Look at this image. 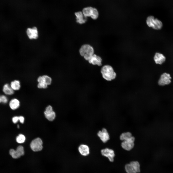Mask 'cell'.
<instances>
[{
    "label": "cell",
    "instance_id": "cell-1",
    "mask_svg": "<svg viewBox=\"0 0 173 173\" xmlns=\"http://www.w3.org/2000/svg\"><path fill=\"white\" fill-rule=\"evenodd\" d=\"M100 73L102 78L107 81H111L114 80L116 75L113 68L109 65L103 66L101 69Z\"/></svg>",
    "mask_w": 173,
    "mask_h": 173
},
{
    "label": "cell",
    "instance_id": "cell-2",
    "mask_svg": "<svg viewBox=\"0 0 173 173\" xmlns=\"http://www.w3.org/2000/svg\"><path fill=\"white\" fill-rule=\"evenodd\" d=\"M80 55L84 57L87 61H88L94 54V50L92 47L88 44L83 45L79 50Z\"/></svg>",
    "mask_w": 173,
    "mask_h": 173
},
{
    "label": "cell",
    "instance_id": "cell-3",
    "mask_svg": "<svg viewBox=\"0 0 173 173\" xmlns=\"http://www.w3.org/2000/svg\"><path fill=\"white\" fill-rule=\"evenodd\" d=\"M146 22L149 27L155 30L160 29L162 26V22L158 19L155 18L153 16H150L148 17Z\"/></svg>",
    "mask_w": 173,
    "mask_h": 173
},
{
    "label": "cell",
    "instance_id": "cell-4",
    "mask_svg": "<svg viewBox=\"0 0 173 173\" xmlns=\"http://www.w3.org/2000/svg\"><path fill=\"white\" fill-rule=\"evenodd\" d=\"M26 33L28 38L31 40H36L39 36V32L37 27L34 26L27 28Z\"/></svg>",
    "mask_w": 173,
    "mask_h": 173
},
{
    "label": "cell",
    "instance_id": "cell-5",
    "mask_svg": "<svg viewBox=\"0 0 173 173\" xmlns=\"http://www.w3.org/2000/svg\"><path fill=\"white\" fill-rule=\"evenodd\" d=\"M43 142L39 138H37L33 140L30 144V147L31 149L35 152L41 150L43 148Z\"/></svg>",
    "mask_w": 173,
    "mask_h": 173
},
{
    "label": "cell",
    "instance_id": "cell-6",
    "mask_svg": "<svg viewBox=\"0 0 173 173\" xmlns=\"http://www.w3.org/2000/svg\"><path fill=\"white\" fill-rule=\"evenodd\" d=\"M24 151L23 147L21 146H19L15 150L13 149H11L9 151V154L14 159H17L23 155L24 154Z\"/></svg>",
    "mask_w": 173,
    "mask_h": 173
},
{
    "label": "cell",
    "instance_id": "cell-7",
    "mask_svg": "<svg viewBox=\"0 0 173 173\" xmlns=\"http://www.w3.org/2000/svg\"><path fill=\"white\" fill-rule=\"evenodd\" d=\"M135 140V137L132 136L128 140L123 141L121 144L122 147L126 150H130L134 146Z\"/></svg>",
    "mask_w": 173,
    "mask_h": 173
},
{
    "label": "cell",
    "instance_id": "cell-8",
    "mask_svg": "<svg viewBox=\"0 0 173 173\" xmlns=\"http://www.w3.org/2000/svg\"><path fill=\"white\" fill-rule=\"evenodd\" d=\"M101 153L102 155L107 158L110 161L112 162L114 161L115 154L114 151L112 149L106 148L101 149Z\"/></svg>",
    "mask_w": 173,
    "mask_h": 173
},
{
    "label": "cell",
    "instance_id": "cell-9",
    "mask_svg": "<svg viewBox=\"0 0 173 173\" xmlns=\"http://www.w3.org/2000/svg\"><path fill=\"white\" fill-rule=\"evenodd\" d=\"M97 135L100 140L104 143L106 142L110 139L109 134L106 129L102 128L101 130L99 131L97 133Z\"/></svg>",
    "mask_w": 173,
    "mask_h": 173
},
{
    "label": "cell",
    "instance_id": "cell-10",
    "mask_svg": "<svg viewBox=\"0 0 173 173\" xmlns=\"http://www.w3.org/2000/svg\"><path fill=\"white\" fill-rule=\"evenodd\" d=\"M171 77L170 74L164 73L161 76L158 81V84L160 86H164L169 84L171 82Z\"/></svg>",
    "mask_w": 173,
    "mask_h": 173
},
{
    "label": "cell",
    "instance_id": "cell-11",
    "mask_svg": "<svg viewBox=\"0 0 173 173\" xmlns=\"http://www.w3.org/2000/svg\"><path fill=\"white\" fill-rule=\"evenodd\" d=\"M44 114L46 118L50 121L54 120L56 116V113L53 111L52 107L50 105L46 107Z\"/></svg>",
    "mask_w": 173,
    "mask_h": 173
},
{
    "label": "cell",
    "instance_id": "cell-12",
    "mask_svg": "<svg viewBox=\"0 0 173 173\" xmlns=\"http://www.w3.org/2000/svg\"><path fill=\"white\" fill-rule=\"evenodd\" d=\"M102 59L99 56L93 54L88 60L89 63L93 65L100 66L102 65Z\"/></svg>",
    "mask_w": 173,
    "mask_h": 173
},
{
    "label": "cell",
    "instance_id": "cell-13",
    "mask_svg": "<svg viewBox=\"0 0 173 173\" xmlns=\"http://www.w3.org/2000/svg\"><path fill=\"white\" fill-rule=\"evenodd\" d=\"M78 151L80 154L83 156H86L90 154V148L88 145L85 144L80 145L78 148Z\"/></svg>",
    "mask_w": 173,
    "mask_h": 173
},
{
    "label": "cell",
    "instance_id": "cell-14",
    "mask_svg": "<svg viewBox=\"0 0 173 173\" xmlns=\"http://www.w3.org/2000/svg\"><path fill=\"white\" fill-rule=\"evenodd\" d=\"M2 91L4 94L7 96L12 95L14 92L10 86V84L7 83L5 84L3 86Z\"/></svg>",
    "mask_w": 173,
    "mask_h": 173
},
{
    "label": "cell",
    "instance_id": "cell-15",
    "mask_svg": "<svg viewBox=\"0 0 173 173\" xmlns=\"http://www.w3.org/2000/svg\"><path fill=\"white\" fill-rule=\"evenodd\" d=\"M10 108L13 110L19 108L20 105V102L17 99L13 98L11 99L8 102Z\"/></svg>",
    "mask_w": 173,
    "mask_h": 173
},
{
    "label": "cell",
    "instance_id": "cell-16",
    "mask_svg": "<svg viewBox=\"0 0 173 173\" xmlns=\"http://www.w3.org/2000/svg\"><path fill=\"white\" fill-rule=\"evenodd\" d=\"M75 14L76 16V21L77 23L82 24L85 23L86 21V18L84 16L82 12L79 11L76 12Z\"/></svg>",
    "mask_w": 173,
    "mask_h": 173
},
{
    "label": "cell",
    "instance_id": "cell-17",
    "mask_svg": "<svg viewBox=\"0 0 173 173\" xmlns=\"http://www.w3.org/2000/svg\"><path fill=\"white\" fill-rule=\"evenodd\" d=\"M154 59L156 64H161L164 62L166 58L162 54L156 53L154 57Z\"/></svg>",
    "mask_w": 173,
    "mask_h": 173
},
{
    "label": "cell",
    "instance_id": "cell-18",
    "mask_svg": "<svg viewBox=\"0 0 173 173\" xmlns=\"http://www.w3.org/2000/svg\"><path fill=\"white\" fill-rule=\"evenodd\" d=\"M10 85L11 87L14 91L19 90L21 87L19 81L17 80L12 81Z\"/></svg>",
    "mask_w": 173,
    "mask_h": 173
},
{
    "label": "cell",
    "instance_id": "cell-19",
    "mask_svg": "<svg viewBox=\"0 0 173 173\" xmlns=\"http://www.w3.org/2000/svg\"><path fill=\"white\" fill-rule=\"evenodd\" d=\"M93 8L91 6L87 7L83 9L82 12L84 16L87 18L91 17L92 12Z\"/></svg>",
    "mask_w": 173,
    "mask_h": 173
},
{
    "label": "cell",
    "instance_id": "cell-20",
    "mask_svg": "<svg viewBox=\"0 0 173 173\" xmlns=\"http://www.w3.org/2000/svg\"><path fill=\"white\" fill-rule=\"evenodd\" d=\"M131 133L129 132H127L122 133L120 135V139L123 141L128 140L132 136Z\"/></svg>",
    "mask_w": 173,
    "mask_h": 173
},
{
    "label": "cell",
    "instance_id": "cell-21",
    "mask_svg": "<svg viewBox=\"0 0 173 173\" xmlns=\"http://www.w3.org/2000/svg\"><path fill=\"white\" fill-rule=\"evenodd\" d=\"M130 164L137 173L140 172V165L138 161H132L130 162Z\"/></svg>",
    "mask_w": 173,
    "mask_h": 173
},
{
    "label": "cell",
    "instance_id": "cell-22",
    "mask_svg": "<svg viewBox=\"0 0 173 173\" xmlns=\"http://www.w3.org/2000/svg\"><path fill=\"white\" fill-rule=\"evenodd\" d=\"M125 169L127 173H137L130 164L125 165Z\"/></svg>",
    "mask_w": 173,
    "mask_h": 173
},
{
    "label": "cell",
    "instance_id": "cell-23",
    "mask_svg": "<svg viewBox=\"0 0 173 173\" xmlns=\"http://www.w3.org/2000/svg\"><path fill=\"white\" fill-rule=\"evenodd\" d=\"M16 141L19 143H22L25 141V136L22 134H19L16 138Z\"/></svg>",
    "mask_w": 173,
    "mask_h": 173
},
{
    "label": "cell",
    "instance_id": "cell-24",
    "mask_svg": "<svg viewBox=\"0 0 173 173\" xmlns=\"http://www.w3.org/2000/svg\"><path fill=\"white\" fill-rule=\"evenodd\" d=\"M43 81L48 85H50L52 82L51 78L47 75H44L42 76Z\"/></svg>",
    "mask_w": 173,
    "mask_h": 173
},
{
    "label": "cell",
    "instance_id": "cell-25",
    "mask_svg": "<svg viewBox=\"0 0 173 173\" xmlns=\"http://www.w3.org/2000/svg\"><path fill=\"white\" fill-rule=\"evenodd\" d=\"M0 101V103L4 104H7L9 101L7 96L4 94L1 95Z\"/></svg>",
    "mask_w": 173,
    "mask_h": 173
},
{
    "label": "cell",
    "instance_id": "cell-26",
    "mask_svg": "<svg viewBox=\"0 0 173 173\" xmlns=\"http://www.w3.org/2000/svg\"><path fill=\"white\" fill-rule=\"evenodd\" d=\"M99 13L97 9L95 8H93V11L91 17L93 19H96L98 17Z\"/></svg>",
    "mask_w": 173,
    "mask_h": 173
},
{
    "label": "cell",
    "instance_id": "cell-27",
    "mask_svg": "<svg viewBox=\"0 0 173 173\" xmlns=\"http://www.w3.org/2000/svg\"><path fill=\"white\" fill-rule=\"evenodd\" d=\"M48 85L43 81H42L38 83L37 85V87L40 88H46L48 86Z\"/></svg>",
    "mask_w": 173,
    "mask_h": 173
},
{
    "label": "cell",
    "instance_id": "cell-28",
    "mask_svg": "<svg viewBox=\"0 0 173 173\" xmlns=\"http://www.w3.org/2000/svg\"><path fill=\"white\" fill-rule=\"evenodd\" d=\"M12 120L13 123H16L19 120V117L17 116L13 117L12 119Z\"/></svg>",
    "mask_w": 173,
    "mask_h": 173
},
{
    "label": "cell",
    "instance_id": "cell-29",
    "mask_svg": "<svg viewBox=\"0 0 173 173\" xmlns=\"http://www.w3.org/2000/svg\"><path fill=\"white\" fill-rule=\"evenodd\" d=\"M19 120L21 123H23L24 121V118L22 116H19Z\"/></svg>",
    "mask_w": 173,
    "mask_h": 173
},
{
    "label": "cell",
    "instance_id": "cell-30",
    "mask_svg": "<svg viewBox=\"0 0 173 173\" xmlns=\"http://www.w3.org/2000/svg\"><path fill=\"white\" fill-rule=\"evenodd\" d=\"M19 125H18H18H17V128H19Z\"/></svg>",
    "mask_w": 173,
    "mask_h": 173
},
{
    "label": "cell",
    "instance_id": "cell-31",
    "mask_svg": "<svg viewBox=\"0 0 173 173\" xmlns=\"http://www.w3.org/2000/svg\"></svg>",
    "mask_w": 173,
    "mask_h": 173
}]
</instances>
